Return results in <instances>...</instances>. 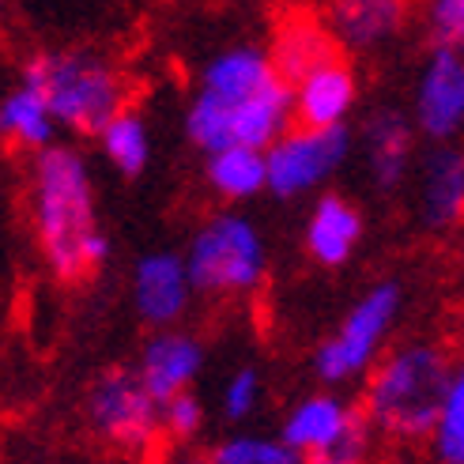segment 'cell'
I'll return each instance as SVG.
<instances>
[{"label":"cell","mask_w":464,"mask_h":464,"mask_svg":"<svg viewBox=\"0 0 464 464\" xmlns=\"http://www.w3.org/2000/svg\"><path fill=\"white\" fill-rule=\"evenodd\" d=\"M31 227L45 268L61 284H83L110 261V235L99 223L95 178L83 151L50 144L31 159Z\"/></svg>","instance_id":"obj_1"},{"label":"cell","mask_w":464,"mask_h":464,"mask_svg":"<svg viewBox=\"0 0 464 464\" xmlns=\"http://www.w3.org/2000/svg\"><path fill=\"white\" fill-rule=\"evenodd\" d=\"M453 370L457 362L442 343L408 340L370 366L359 408L389 442H430Z\"/></svg>","instance_id":"obj_2"},{"label":"cell","mask_w":464,"mask_h":464,"mask_svg":"<svg viewBox=\"0 0 464 464\" xmlns=\"http://www.w3.org/2000/svg\"><path fill=\"white\" fill-rule=\"evenodd\" d=\"M19 80L34 83L61 129L99 136L121 110H129V80L118 64L87 50H45L23 64Z\"/></svg>","instance_id":"obj_3"},{"label":"cell","mask_w":464,"mask_h":464,"mask_svg":"<svg viewBox=\"0 0 464 464\" xmlns=\"http://www.w3.org/2000/svg\"><path fill=\"white\" fill-rule=\"evenodd\" d=\"M291 125L295 110L287 80H276L253 95H216V91L197 87V95L185 106V136L204 155L235 144L268 151Z\"/></svg>","instance_id":"obj_4"},{"label":"cell","mask_w":464,"mask_h":464,"mask_svg":"<svg viewBox=\"0 0 464 464\" xmlns=\"http://www.w3.org/2000/svg\"><path fill=\"white\" fill-rule=\"evenodd\" d=\"M193 291L204 298H246L268 276V246L261 227L238 212L208 216L185 249Z\"/></svg>","instance_id":"obj_5"},{"label":"cell","mask_w":464,"mask_h":464,"mask_svg":"<svg viewBox=\"0 0 464 464\" xmlns=\"http://www.w3.org/2000/svg\"><path fill=\"white\" fill-rule=\"evenodd\" d=\"M404 306V287L397 280H382L343 314L333 336H324L314 352V374L321 385H347L370 374L382 355L392 324Z\"/></svg>","instance_id":"obj_6"},{"label":"cell","mask_w":464,"mask_h":464,"mask_svg":"<svg viewBox=\"0 0 464 464\" xmlns=\"http://www.w3.org/2000/svg\"><path fill=\"white\" fill-rule=\"evenodd\" d=\"M83 420L99 442L136 457L151 450L162 434V404L151 397L136 366H110L87 389Z\"/></svg>","instance_id":"obj_7"},{"label":"cell","mask_w":464,"mask_h":464,"mask_svg":"<svg viewBox=\"0 0 464 464\" xmlns=\"http://www.w3.org/2000/svg\"><path fill=\"white\" fill-rule=\"evenodd\" d=\"M355 148V136L347 125L336 129H306L291 125L280 140H276L268 159V193L280 200H298L329 181Z\"/></svg>","instance_id":"obj_8"},{"label":"cell","mask_w":464,"mask_h":464,"mask_svg":"<svg viewBox=\"0 0 464 464\" xmlns=\"http://www.w3.org/2000/svg\"><path fill=\"white\" fill-rule=\"evenodd\" d=\"M411 121L423 140L453 144L464 129V53L430 50L411 91Z\"/></svg>","instance_id":"obj_9"},{"label":"cell","mask_w":464,"mask_h":464,"mask_svg":"<svg viewBox=\"0 0 464 464\" xmlns=\"http://www.w3.org/2000/svg\"><path fill=\"white\" fill-rule=\"evenodd\" d=\"M193 280L174 249L144 253L132 265V310L148 329H174L193 306Z\"/></svg>","instance_id":"obj_10"},{"label":"cell","mask_w":464,"mask_h":464,"mask_svg":"<svg viewBox=\"0 0 464 464\" xmlns=\"http://www.w3.org/2000/svg\"><path fill=\"white\" fill-rule=\"evenodd\" d=\"M415 144H420V129H415L411 113L401 106H378L370 110L362 125V155L366 170L378 193H397L415 170Z\"/></svg>","instance_id":"obj_11"},{"label":"cell","mask_w":464,"mask_h":464,"mask_svg":"<svg viewBox=\"0 0 464 464\" xmlns=\"http://www.w3.org/2000/svg\"><path fill=\"white\" fill-rule=\"evenodd\" d=\"M321 19L340 50L374 53L408 31L411 0H329Z\"/></svg>","instance_id":"obj_12"},{"label":"cell","mask_w":464,"mask_h":464,"mask_svg":"<svg viewBox=\"0 0 464 464\" xmlns=\"http://www.w3.org/2000/svg\"><path fill=\"white\" fill-rule=\"evenodd\" d=\"M355 102H359V76H355V68L343 61V53L321 61L303 80L291 83L295 125H306V129L347 125Z\"/></svg>","instance_id":"obj_13"},{"label":"cell","mask_w":464,"mask_h":464,"mask_svg":"<svg viewBox=\"0 0 464 464\" xmlns=\"http://www.w3.org/2000/svg\"><path fill=\"white\" fill-rule=\"evenodd\" d=\"M204 343L200 336L185 333V329H155L148 336V343L140 347V359H136V374L144 378V385L151 389V397L162 404L178 397V392L193 389V382L204 370Z\"/></svg>","instance_id":"obj_14"},{"label":"cell","mask_w":464,"mask_h":464,"mask_svg":"<svg viewBox=\"0 0 464 464\" xmlns=\"http://www.w3.org/2000/svg\"><path fill=\"white\" fill-rule=\"evenodd\" d=\"M362 230H366V219L355 200H347L343 193H321L306 216L303 242H306V253L314 265L340 268L355 257Z\"/></svg>","instance_id":"obj_15"},{"label":"cell","mask_w":464,"mask_h":464,"mask_svg":"<svg viewBox=\"0 0 464 464\" xmlns=\"http://www.w3.org/2000/svg\"><path fill=\"white\" fill-rule=\"evenodd\" d=\"M420 216L430 230L464 223V148L434 144L420 159Z\"/></svg>","instance_id":"obj_16"},{"label":"cell","mask_w":464,"mask_h":464,"mask_svg":"<svg viewBox=\"0 0 464 464\" xmlns=\"http://www.w3.org/2000/svg\"><path fill=\"white\" fill-rule=\"evenodd\" d=\"M355 415H359V404H347L336 392H310V397H303L284 415L280 438L291 450L310 457L336 446L347 434V427L355 423Z\"/></svg>","instance_id":"obj_17"},{"label":"cell","mask_w":464,"mask_h":464,"mask_svg":"<svg viewBox=\"0 0 464 464\" xmlns=\"http://www.w3.org/2000/svg\"><path fill=\"white\" fill-rule=\"evenodd\" d=\"M57 118H53V110L50 102H45V95L27 83V80H19L12 91H5L0 95V144L12 148V151H45L53 140V132H57Z\"/></svg>","instance_id":"obj_18"},{"label":"cell","mask_w":464,"mask_h":464,"mask_svg":"<svg viewBox=\"0 0 464 464\" xmlns=\"http://www.w3.org/2000/svg\"><path fill=\"white\" fill-rule=\"evenodd\" d=\"M336 53H340V45L329 34L321 15H287L280 27H276L272 45H268L276 72H280L287 83L303 80L310 68H317L321 61H329Z\"/></svg>","instance_id":"obj_19"},{"label":"cell","mask_w":464,"mask_h":464,"mask_svg":"<svg viewBox=\"0 0 464 464\" xmlns=\"http://www.w3.org/2000/svg\"><path fill=\"white\" fill-rule=\"evenodd\" d=\"M204 178L212 185V193L242 204L268 193V159L257 148H219L212 155H204Z\"/></svg>","instance_id":"obj_20"},{"label":"cell","mask_w":464,"mask_h":464,"mask_svg":"<svg viewBox=\"0 0 464 464\" xmlns=\"http://www.w3.org/2000/svg\"><path fill=\"white\" fill-rule=\"evenodd\" d=\"M99 151L121 178H140L151 162V132L136 110H121L99 136Z\"/></svg>","instance_id":"obj_21"},{"label":"cell","mask_w":464,"mask_h":464,"mask_svg":"<svg viewBox=\"0 0 464 464\" xmlns=\"http://www.w3.org/2000/svg\"><path fill=\"white\" fill-rule=\"evenodd\" d=\"M430 450L438 464H464V359L453 370V382L446 389L442 411L430 434Z\"/></svg>","instance_id":"obj_22"},{"label":"cell","mask_w":464,"mask_h":464,"mask_svg":"<svg viewBox=\"0 0 464 464\" xmlns=\"http://www.w3.org/2000/svg\"><path fill=\"white\" fill-rule=\"evenodd\" d=\"M216 464H306V457L291 450L284 438L268 434H230L212 450Z\"/></svg>","instance_id":"obj_23"},{"label":"cell","mask_w":464,"mask_h":464,"mask_svg":"<svg viewBox=\"0 0 464 464\" xmlns=\"http://www.w3.org/2000/svg\"><path fill=\"white\" fill-rule=\"evenodd\" d=\"M423 31H427L430 50L464 53V0H427Z\"/></svg>","instance_id":"obj_24"},{"label":"cell","mask_w":464,"mask_h":464,"mask_svg":"<svg viewBox=\"0 0 464 464\" xmlns=\"http://www.w3.org/2000/svg\"><path fill=\"white\" fill-rule=\"evenodd\" d=\"M261 392H265V385H261L257 366H238L235 374L223 382V392H219L223 420H227V423L249 420V415L257 411V404H261Z\"/></svg>","instance_id":"obj_25"},{"label":"cell","mask_w":464,"mask_h":464,"mask_svg":"<svg viewBox=\"0 0 464 464\" xmlns=\"http://www.w3.org/2000/svg\"><path fill=\"white\" fill-rule=\"evenodd\" d=\"M374 438H378V430L370 427V420H366L362 408H359L355 423L347 427V434L340 438V442L329 446V450H321V453H310L306 464H370V450H374Z\"/></svg>","instance_id":"obj_26"},{"label":"cell","mask_w":464,"mask_h":464,"mask_svg":"<svg viewBox=\"0 0 464 464\" xmlns=\"http://www.w3.org/2000/svg\"><path fill=\"white\" fill-rule=\"evenodd\" d=\"M204 427V404L193 389L178 392V397L162 401V434L174 438V442H189Z\"/></svg>","instance_id":"obj_27"},{"label":"cell","mask_w":464,"mask_h":464,"mask_svg":"<svg viewBox=\"0 0 464 464\" xmlns=\"http://www.w3.org/2000/svg\"><path fill=\"white\" fill-rule=\"evenodd\" d=\"M0 19H5V8H0Z\"/></svg>","instance_id":"obj_28"},{"label":"cell","mask_w":464,"mask_h":464,"mask_svg":"<svg viewBox=\"0 0 464 464\" xmlns=\"http://www.w3.org/2000/svg\"><path fill=\"white\" fill-rule=\"evenodd\" d=\"M208 464H216V460H208Z\"/></svg>","instance_id":"obj_29"}]
</instances>
